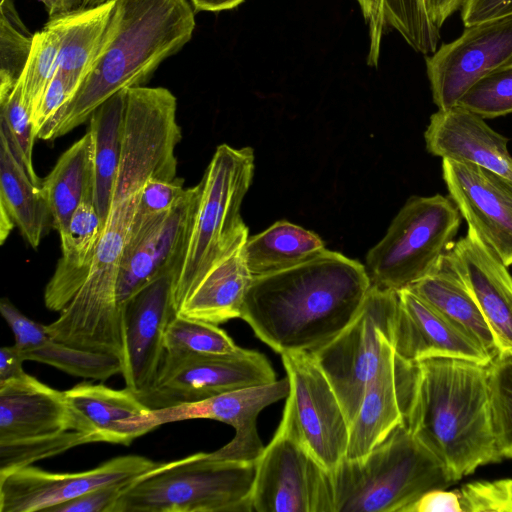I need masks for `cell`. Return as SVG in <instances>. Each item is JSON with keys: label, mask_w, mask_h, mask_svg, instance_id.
<instances>
[{"label": "cell", "mask_w": 512, "mask_h": 512, "mask_svg": "<svg viewBox=\"0 0 512 512\" xmlns=\"http://www.w3.org/2000/svg\"><path fill=\"white\" fill-rule=\"evenodd\" d=\"M176 97L163 87L127 90L121 160L109 211L88 278L59 317L46 325L56 341L124 359L123 310L116 296L121 259L151 177H177L181 140Z\"/></svg>", "instance_id": "cell-1"}, {"label": "cell", "mask_w": 512, "mask_h": 512, "mask_svg": "<svg viewBox=\"0 0 512 512\" xmlns=\"http://www.w3.org/2000/svg\"><path fill=\"white\" fill-rule=\"evenodd\" d=\"M370 287L363 264L325 249L289 269L254 277L240 318L280 355L313 353L353 320Z\"/></svg>", "instance_id": "cell-2"}, {"label": "cell", "mask_w": 512, "mask_h": 512, "mask_svg": "<svg viewBox=\"0 0 512 512\" xmlns=\"http://www.w3.org/2000/svg\"><path fill=\"white\" fill-rule=\"evenodd\" d=\"M404 423L455 482L503 460L492 425L488 365L456 358L411 364Z\"/></svg>", "instance_id": "cell-3"}, {"label": "cell", "mask_w": 512, "mask_h": 512, "mask_svg": "<svg viewBox=\"0 0 512 512\" xmlns=\"http://www.w3.org/2000/svg\"><path fill=\"white\" fill-rule=\"evenodd\" d=\"M194 28V11L187 0H115L107 36L92 70L37 138L66 135L117 92L141 86L191 39Z\"/></svg>", "instance_id": "cell-4"}, {"label": "cell", "mask_w": 512, "mask_h": 512, "mask_svg": "<svg viewBox=\"0 0 512 512\" xmlns=\"http://www.w3.org/2000/svg\"><path fill=\"white\" fill-rule=\"evenodd\" d=\"M330 475L334 512H408L426 492L456 483L404 422L365 458H345Z\"/></svg>", "instance_id": "cell-5"}, {"label": "cell", "mask_w": 512, "mask_h": 512, "mask_svg": "<svg viewBox=\"0 0 512 512\" xmlns=\"http://www.w3.org/2000/svg\"><path fill=\"white\" fill-rule=\"evenodd\" d=\"M256 462L199 452L155 463L122 488L112 512H252Z\"/></svg>", "instance_id": "cell-6"}, {"label": "cell", "mask_w": 512, "mask_h": 512, "mask_svg": "<svg viewBox=\"0 0 512 512\" xmlns=\"http://www.w3.org/2000/svg\"><path fill=\"white\" fill-rule=\"evenodd\" d=\"M254 171L251 147L219 145L200 181V199L182 267L173 283L175 310L205 272L248 237L240 209Z\"/></svg>", "instance_id": "cell-7"}, {"label": "cell", "mask_w": 512, "mask_h": 512, "mask_svg": "<svg viewBox=\"0 0 512 512\" xmlns=\"http://www.w3.org/2000/svg\"><path fill=\"white\" fill-rule=\"evenodd\" d=\"M462 216L450 197L412 196L366 256L371 286L399 291L436 272L454 244Z\"/></svg>", "instance_id": "cell-8"}, {"label": "cell", "mask_w": 512, "mask_h": 512, "mask_svg": "<svg viewBox=\"0 0 512 512\" xmlns=\"http://www.w3.org/2000/svg\"><path fill=\"white\" fill-rule=\"evenodd\" d=\"M398 302V291L371 286L353 320L311 353L334 388L349 425L379 368L385 343L392 342Z\"/></svg>", "instance_id": "cell-9"}, {"label": "cell", "mask_w": 512, "mask_h": 512, "mask_svg": "<svg viewBox=\"0 0 512 512\" xmlns=\"http://www.w3.org/2000/svg\"><path fill=\"white\" fill-rule=\"evenodd\" d=\"M252 512H334L330 472L308 451L282 415L256 461Z\"/></svg>", "instance_id": "cell-10"}, {"label": "cell", "mask_w": 512, "mask_h": 512, "mask_svg": "<svg viewBox=\"0 0 512 512\" xmlns=\"http://www.w3.org/2000/svg\"><path fill=\"white\" fill-rule=\"evenodd\" d=\"M276 380L268 359L253 350L242 348L229 355L164 354L153 384L135 394L146 407L156 410Z\"/></svg>", "instance_id": "cell-11"}, {"label": "cell", "mask_w": 512, "mask_h": 512, "mask_svg": "<svg viewBox=\"0 0 512 512\" xmlns=\"http://www.w3.org/2000/svg\"><path fill=\"white\" fill-rule=\"evenodd\" d=\"M290 388L283 414L312 456L332 472L345 459L349 422L327 376L308 352L281 354Z\"/></svg>", "instance_id": "cell-12"}, {"label": "cell", "mask_w": 512, "mask_h": 512, "mask_svg": "<svg viewBox=\"0 0 512 512\" xmlns=\"http://www.w3.org/2000/svg\"><path fill=\"white\" fill-rule=\"evenodd\" d=\"M200 194L199 182L187 188L173 208L129 237L116 287L117 302L123 313L127 301L143 287L165 275L177 277L187 251Z\"/></svg>", "instance_id": "cell-13"}, {"label": "cell", "mask_w": 512, "mask_h": 512, "mask_svg": "<svg viewBox=\"0 0 512 512\" xmlns=\"http://www.w3.org/2000/svg\"><path fill=\"white\" fill-rule=\"evenodd\" d=\"M425 62L434 104L438 109L457 105L476 81L512 63V15L465 27Z\"/></svg>", "instance_id": "cell-14"}, {"label": "cell", "mask_w": 512, "mask_h": 512, "mask_svg": "<svg viewBox=\"0 0 512 512\" xmlns=\"http://www.w3.org/2000/svg\"><path fill=\"white\" fill-rule=\"evenodd\" d=\"M155 465L137 455L119 456L76 473H55L32 465L0 474V511L36 512L108 485H126Z\"/></svg>", "instance_id": "cell-15"}, {"label": "cell", "mask_w": 512, "mask_h": 512, "mask_svg": "<svg viewBox=\"0 0 512 512\" xmlns=\"http://www.w3.org/2000/svg\"><path fill=\"white\" fill-rule=\"evenodd\" d=\"M289 388L286 376L269 384L233 390L198 402L149 410L147 421L151 430L190 419L223 422L234 428L235 436L210 455L217 459L256 462L264 449L257 431V417L265 407L286 398Z\"/></svg>", "instance_id": "cell-16"}, {"label": "cell", "mask_w": 512, "mask_h": 512, "mask_svg": "<svg viewBox=\"0 0 512 512\" xmlns=\"http://www.w3.org/2000/svg\"><path fill=\"white\" fill-rule=\"evenodd\" d=\"M449 197L469 227L497 255L512 265V180L480 166L442 159Z\"/></svg>", "instance_id": "cell-17"}, {"label": "cell", "mask_w": 512, "mask_h": 512, "mask_svg": "<svg viewBox=\"0 0 512 512\" xmlns=\"http://www.w3.org/2000/svg\"><path fill=\"white\" fill-rule=\"evenodd\" d=\"M174 275L160 277L134 294L123 313L124 362L122 375L134 393L146 391L162 363L164 333L176 316L173 303Z\"/></svg>", "instance_id": "cell-18"}, {"label": "cell", "mask_w": 512, "mask_h": 512, "mask_svg": "<svg viewBox=\"0 0 512 512\" xmlns=\"http://www.w3.org/2000/svg\"><path fill=\"white\" fill-rule=\"evenodd\" d=\"M392 346L409 364L456 358L489 365L494 357L409 288L398 291Z\"/></svg>", "instance_id": "cell-19"}, {"label": "cell", "mask_w": 512, "mask_h": 512, "mask_svg": "<svg viewBox=\"0 0 512 512\" xmlns=\"http://www.w3.org/2000/svg\"><path fill=\"white\" fill-rule=\"evenodd\" d=\"M446 259L477 302L497 343L499 355H512V275L478 233L468 226Z\"/></svg>", "instance_id": "cell-20"}, {"label": "cell", "mask_w": 512, "mask_h": 512, "mask_svg": "<svg viewBox=\"0 0 512 512\" xmlns=\"http://www.w3.org/2000/svg\"><path fill=\"white\" fill-rule=\"evenodd\" d=\"M81 431L100 438L74 411L64 392L28 374L0 384V444Z\"/></svg>", "instance_id": "cell-21"}, {"label": "cell", "mask_w": 512, "mask_h": 512, "mask_svg": "<svg viewBox=\"0 0 512 512\" xmlns=\"http://www.w3.org/2000/svg\"><path fill=\"white\" fill-rule=\"evenodd\" d=\"M410 366L396 356L392 342L387 341L379 368L350 423L346 459L365 458L404 422Z\"/></svg>", "instance_id": "cell-22"}, {"label": "cell", "mask_w": 512, "mask_h": 512, "mask_svg": "<svg viewBox=\"0 0 512 512\" xmlns=\"http://www.w3.org/2000/svg\"><path fill=\"white\" fill-rule=\"evenodd\" d=\"M424 139L434 156L471 163L512 180L509 139L463 107L455 105L433 113Z\"/></svg>", "instance_id": "cell-23"}, {"label": "cell", "mask_w": 512, "mask_h": 512, "mask_svg": "<svg viewBox=\"0 0 512 512\" xmlns=\"http://www.w3.org/2000/svg\"><path fill=\"white\" fill-rule=\"evenodd\" d=\"M248 237L217 260L195 283L177 307V316L216 325L241 317L254 278L244 253Z\"/></svg>", "instance_id": "cell-24"}, {"label": "cell", "mask_w": 512, "mask_h": 512, "mask_svg": "<svg viewBox=\"0 0 512 512\" xmlns=\"http://www.w3.org/2000/svg\"><path fill=\"white\" fill-rule=\"evenodd\" d=\"M63 392L101 442L129 445L151 431L147 421L150 409L127 387L116 390L82 382Z\"/></svg>", "instance_id": "cell-25"}, {"label": "cell", "mask_w": 512, "mask_h": 512, "mask_svg": "<svg viewBox=\"0 0 512 512\" xmlns=\"http://www.w3.org/2000/svg\"><path fill=\"white\" fill-rule=\"evenodd\" d=\"M93 199L81 202L66 229L59 233L62 255L44 292L45 306L61 312L85 283L103 229Z\"/></svg>", "instance_id": "cell-26"}, {"label": "cell", "mask_w": 512, "mask_h": 512, "mask_svg": "<svg viewBox=\"0 0 512 512\" xmlns=\"http://www.w3.org/2000/svg\"><path fill=\"white\" fill-rule=\"evenodd\" d=\"M52 223L40 185L29 177L24 164L0 135V242L16 226L26 242L37 248Z\"/></svg>", "instance_id": "cell-27"}, {"label": "cell", "mask_w": 512, "mask_h": 512, "mask_svg": "<svg viewBox=\"0 0 512 512\" xmlns=\"http://www.w3.org/2000/svg\"><path fill=\"white\" fill-rule=\"evenodd\" d=\"M115 0L81 9L49 21L44 27L59 38L58 72L79 89L92 70L104 45L111 23Z\"/></svg>", "instance_id": "cell-28"}, {"label": "cell", "mask_w": 512, "mask_h": 512, "mask_svg": "<svg viewBox=\"0 0 512 512\" xmlns=\"http://www.w3.org/2000/svg\"><path fill=\"white\" fill-rule=\"evenodd\" d=\"M494 358L499 349L477 302L446 259L433 274L408 287Z\"/></svg>", "instance_id": "cell-29"}, {"label": "cell", "mask_w": 512, "mask_h": 512, "mask_svg": "<svg viewBox=\"0 0 512 512\" xmlns=\"http://www.w3.org/2000/svg\"><path fill=\"white\" fill-rule=\"evenodd\" d=\"M367 23V64L376 67L383 35L396 30L416 52L425 56L438 48L440 30L428 18L423 0H356Z\"/></svg>", "instance_id": "cell-30"}, {"label": "cell", "mask_w": 512, "mask_h": 512, "mask_svg": "<svg viewBox=\"0 0 512 512\" xmlns=\"http://www.w3.org/2000/svg\"><path fill=\"white\" fill-rule=\"evenodd\" d=\"M40 189L52 226L63 232L81 202L94 200L93 140L89 130L59 157Z\"/></svg>", "instance_id": "cell-31"}, {"label": "cell", "mask_w": 512, "mask_h": 512, "mask_svg": "<svg viewBox=\"0 0 512 512\" xmlns=\"http://www.w3.org/2000/svg\"><path fill=\"white\" fill-rule=\"evenodd\" d=\"M127 90L108 98L89 119L88 130L93 140L94 204L103 223L121 160Z\"/></svg>", "instance_id": "cell-32"}, {"label": "cell", "mask_w": 512, "mask_h": 512, "mask_svg": "<svg viewBox=\"0 0 512 512\" xmlns=\"http://www.w3.org/2000/svg\"><path fill=\"white\" fill-rule=\"evenodd\" d=\"M325 250L321 238L299 225L280 220L248 237L244 253L253 277L283 271L306 262Z\"/></svg>", "instance_id": "cell-33"}, {"label": "cell", "mask_w": 512, "mask_h": 512, "mask_svg": "<svg viewBox=\"0 0 512 512\" xmlns=\"http://www.w3.org/2000/svg\"><path fill=\"white\" fill-rule=\"evenodd\" d=\"M22 355L25 361L48 364L72 376L94 380H107L123 370V363L116 355L69 346L50 335Z\"/></svg>", "instance_id": "cell-34"}, {"label": "cell", "mask_w": 512, "mask_h": 512, "mask_svg": "<svg viewBox=\"0 0 512 512\" xmlns=\"http://www.w3.org/2000/svg\"><path fill=\"white\" fill-rule=\"evenodd\" d=\"M165 354L170 356L229 355L242 348L216 324L175 316L164 333Z\"/></svg>", "instance_id": "cell-35"}, {"label": "cell", "mask_w": 512, "mask_h": 512, "mask_svg": "<svg viewBox=\"0 0 512 512\" xmlns=\"http://www.w3.org/2000/svg\"><path fill=\"white\" fill-rule=\"evenodd\" d=\"M34 41L22 22L13 0L0 1V88H13L19 82Z\"/></svg>", "instance_id": "cell-36"}, {"label": "cell", "mask_w": 512, "mask_h": 512, "mask_svg": "<svg viewBox=\"0 0 512 512\" xmlns=\"http://www.w3.org/2000/svg\"><path fill=\"white\" fill-rule=\"evenodd\" d=\"M59 48V38L52 30L44 27L34 33L32 50L20 78L23 99L31 119L58 70Z\"/></svg>", "instance_id": "cell-37"}, {"label": "cell", "mask_w": 512, "mask_h": 512, "mask_svg": "<svg viewBox=\"0 0 512 512\" xmlns=\"http://www.w3.org/2000/svg\"><path fill=\"white\" fill-rule=\"evenodd\" d=\"M488 389L497 448L512 459V355L500 354L488 365Z\"/></svg>", "instance_id": "cell-38"}, {"label": "cell", "mask_w": 512, "mask_h": 512, "mask_svg": "<svg viewBox=\"0 0 512 512\" xmlns=\"http://www.w3.org/2000/svg\"><path fill=\"white\" fill-rule=\"evenodd\" d=\"M94 442H99V440L92 434L66 431L45 437L0 444V474L30 466L38 460Z\"/></svg>", "instance_id": "cell-39"}, {"label": "cell", "mask_w": 512, "mask_h": 512, "mask_svg": "<svg viewBox=\"0 0 512 512\" xmlns=\"http://www.w3.org/2000/svg\"><path fill=\"white\" fill-rule=\"evenodd\" d=\"M457 105L483 119L512 113V63L499 67L476 81L459 99Z\"/></svg>", "instance_id": "cell-40"}, {"label": "cell", "mask_w": 512, "mask_h": 512, "mask_svg": "<svg viewBox=\"0 0 512 512\" xmlns=\"http://www.w3.org/2000/svg\"><path fill=\"white\" fill-rule=\"evenodd\" d=\"M0 119L3 120L17 143L26 170L36 185H41L32 161L35 134L31 115L24 102L21 82L13 88H0Z\"/></svg>", "instance_id": "cell-41"}, {"label": "cell", "mask_w": 512, "mask_h": 512, "mask_svg": "<svg viewBox=\"0 0 512 512\" xmlns=\"http://www.w3.org/2000/svg\"><path fill=\"white\" fill-rule=\"evenodd\" d=\"M184 183L180 177L149 178L141 191L129 236L173 208L186 192Z\"/></svg>", "instance_id": "cell-42"}, {"label": "cell", "mask_w": 512, "mask_h": 512, "mask_svg": "<svg viewBox=\"0 0 512 512\" xmlns=\"http://www.w3.org/2000/svg\"><path fill=\"white\" fill-rule=\"evenodd\" d=\"M458 491L462 512H512V479L480 480Z\"/></svg>", "instance_id": "cell-43"}, {"label": "cell", "mask_w": 512, "mask_h": 512, "mask_svg": "<svg viewBox=\"0 0 512 512\" xmlns=\"http://www.w3.org/2000/svg\"><path fill=\"white\" fill-rule=\"evenodd\" d=\"M78 87L58 71L46 88L41 102L32 117L35 137L73 98Z\"/></svg>", "instance_id": "cell-44"}, {"label": "cell", "mask_w": 512, "mask_h": 512, "mask_svg": "<svg viewBox=\"0 0 512 512\" xmlns=\"http://www.w3.org/2000/svg\"><path fill=\"white\" fill-rule=\"evenodd\" d=\"M0 312L13 332L14 345L22 354L38 346L49 335L46 325L25 316L6 298L0 301Z\"/></svg>", "instance_id": "cell-45"}, {"label": "cell", "mask_w": 512, "mask_h": 512, "mask_svg": "<svg viewBox=\"0 0 512 512\" xmlns=\"http://www.w3.org/2000/svg\"><path fill=\"white\" fill-rule=\"evenodd\" d=\"M127 485V484H126ZM123 484L104 486L50 508V512H112Z\"/></svg>", "instance_id": "cell-46"}, {"label": "cell", "mask_w": 512, "mask_h": 512, "mask_svg": "<svg viewBox=\"0 0 512 512\" xmlns=\"http://www.w3.org/2000/svg\"><path fill=\"white\" fill-rule=\"evenodd\" d=\"M464 27L512 15V0H464L461 7Z\"/></svg>", "instance_id": "cell-47"}, {"label": "cell", "mask_w": 512, "mask_h": 512, "mask_svg": "<svg viewBox=\"0 0 512 512\" xmlns=\"http://www.w3.org/2000/svg\"><path fill=\"white\" fill-rule=\"evenodd\" d=\"M462 512L458 491L435 489L423 494L408 512Z\"/></svg>", "instance_id": "cell-48"}, {"label": "cell", "mask_w": 512, "mask_h": 512, "mask_svg": "<svg viewBox=\"0 0 512 512\" xmlns=\"http://www.w3.org/2000/svg\"><path fill=\"white\" fill-rule=\"evenodd\" d=\"M24 361L22 353L15 345L3 346L0 350V384L26 375Z\"/></svg>", "instance_id": "cell-49"}, {"label": "cell", "mask_w": 512, "mask_h": 512, "mask_svg": "<svg viewBox=\"0 0 512 512\" xmlns=\"http://www.w3.org/2000/svg\"><path fill=\"white\" fill-rule=\"evenodd\" d=\"M463 2L464 0H423L429 20L439 30L450 16L461 9Z\"/></svg>", "instance_id": "cell-50"}, {"label": "cell", "mask_w": 512, "mask_h": 512, "mask_svg": "<svg viewBox=\"0 0 512 512\" xmlns=\"http://www.w3.org/2000/svg\"><path fill=\"white\" fill-rule=\"evenodd\" d=\"M45 6L49 19L81 9L82 0H37Z\"/></svg>", "instance_id": "cell-51"}, {"label": "cell", "mask_w": 512, "mask_h": 512, "mask_svg": "<svg viewBox=\"0 0 512 512\" xmlns=\"http://www.w3.org/2000/svg\"><path fill=\"white\" fill-rule=\"evenodd\" d=\"M245 0H191L197 11L219 12L231 10Z\"/></svg>", "instance_id": "cell-52"}, {"label": "cell", "mask_w": 512, "mask_h": 512, "mask_svg": "<svg viewBox=\"0 0 512 512\" xmlns=\"http://www.w3.org/2000/svg\"><path fill=\"white\" fill-rule=\"evenodd\" d=\"M108 1L110 0H82L81 9L93 8L101 4H104Z\"/></svg>", "instance_id": "cell-53"}]
</instances>
